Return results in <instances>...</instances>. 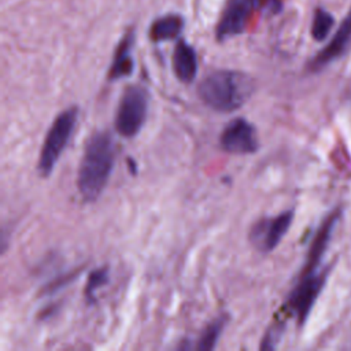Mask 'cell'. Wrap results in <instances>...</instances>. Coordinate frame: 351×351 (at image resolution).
I'll return each instance as SVG.
<instances>
[{"mask_svg": "<svg viewBox=\"0 0 351 351\" xmlns=\"http://www.w3.org/2000/svg\"><path fill=\"white\" fill-rule=\"evenodd\" d=\"M117 148L110 133L97 130L84 145L77 171V189L84 202H95L106 189L115 166Z\"/></svg>", "mask_w": 351, "mask_h": 351, "instance_id": "cell-1", "label": "cell"}, {"mask_svg": "<svg viewBox=\"0 0 351 351\" xmlns=\"http://www.w3.org/2000/svg\"><path fill=\"white\" fill-rule=\"evenodd\" d=\"M254 92L252 78L237 70H214L207 74L197 86V95L203 104L218 112L239 110Z\"/></svg>", "mask_w": 351, "mask_h": 351, "instance_id": "cell-2", "label": "cell"}, {"mask_svg": "<svg viewBox=\"0 0 351 351\" xmlns=\"http://www.w3.org/2000/svg\"><path fill=\"white\" fill-rule=\"evenodd\" d=\"M78 107L71 106L60 111L52 121L44 137L37 160V171L41 177L47 178L53 171L58 160L73 137L74 129L78 123Z\"/></svg>", "mask_w": 351, "mask_h": 351, "instance_id": "cell-3", "label": "cell"}, {"mask_svg": "<svg viewBox=\"0 0 351 351\" xmlns=\"http://www.w3.org/2000/svg\"><path fill=\"white\" fill-rule=\"evenodd\" d=\"M148 106V90L138 84L128 85L121 93L117 106L114 117L115 132L125 138L136 137L147 121Z\"/></svg>", "mask_w": 351, "mask_h": 351, "instance_id": "cell-4", "label": "cell"}, {"mask_svg": "<svg viewBox=\"0 0 351 351\" xmlns=\"http://www.w3.org/2000/svg\"><path fill=\"white\" fill-rule=\"evenodd\" d=\"M326 277V269L300 273L298 282L285 302V310L295 317L299 325H303L307 321L311 308L325 285Z\"/></svg>", "mask_w": 351, "mask_h": 351, "instance_id": "cell-5", "label": "cell"}, {"mask_svg": "<svg viewBox=\"0 0 351 351\" xmlns=\"http://www.w3.org/2000/svg\"><path fill=\"white\" fill-rule=\"evenodd\" d=\"M295 211L285 210L273 217H263L255 221L250 229L248 240L251 245L262 254L271 252L288 233L293 222Z\"/></svg>", "mask_w": 351, "mask_h": 351, "instance_id": "cell-6", "label": "cell"}, {"mask_svg": "<svg viewBox=\"0 0 351 351\" xmlns=\"http://www.w3.org/2000/svg\"><path fill=\"white\" fill-rule=\"evenodd\" d=\"M221 148L232 155L255 154L259 148V140L255 126L245 118H233L222 129L219 136Z\"/></svg>", "mask_w": 351, "mask_h": 351, "instance_id": "cell-7", "label": "cell"}, {"mask_svg": "<svg viewBox=\"0 0 351 351\" xmlns=\"http://www.w3.org/2000/svg\"><path fill=\"white\" fill-rule=\"evenodd\" d=\"M254 11H258L254 0H228L215 29L217 40L226 41L241 34Z\"/></svg>", "mask_w": 351, "mask_h": 351, "instance_id": "cell-8", "label": "cell"}, {"mask_svg": "<svg viewBox=\"0 0 351 351\" xmlns=\"http://www.w3.org/2000/svg\"><path fill=\"white\" fill-rule=\"evenodd\" d=\"M340 217H341V211L339 208H335L322 221V223L317 229V232L313 237V241L308 247L307 256H306V261H304V266H303L300 273L315 271V270L319 269L322 258L325 255V251L328 250V245L330 243L332 234L335 232V228H336Z\"/></svg>", "mask_w": 351, "mask_h": 351, "instance_id": "cell-9", "label": "cell"}, {"mask_svg": "<svg viewBox=\"0 0 351 351\" xmlns=\"http://www.w3.org/2000/svg\"><path fill=\"white\" fill-rule=\"evenodd\" d=\"M351 41V10L348 11L344 21L340 23L339 29L336 30L333 38L329 44L317 53V56L310 62V69L313 71L321 70L335 59H337L347 48Z\"/></svg>", "mask_w": 351, "mask_h": 351, "instance_id": "cell-10", "label": "cell"}, {"mask_svg": "<svg viewBox=\"0 0 351 351\" xmlns=\"http://www.w3.org/2000/svg\"><path fill=\"white\" fill-rule=\"evenodd\" d=\"M133 45H134V32L129 30L118 43L111 66L108 69L107 78L108 81H118L126 78L133 73L134 60H133Z\"/></svg>", "mask_w": 351, "mask_h": 351, "instance_id": "cell-11", "label": "cell"}, {"mask_svg": "<svg viewBox=\"0 0 351 351\" xmlns=\"http://www.w3.org/2000/svg\"><path fill=\"white\" fill-rule=\"evenodd\" d=\"M173 71L178 81L191 84L197 75V55L195 48L184 40H180L173 51Z\"/></svg>", "mask_w": 351, "mask_h": 351, "instance_id": "cell-12", "label": "cell"}, {"mask_svg": "<svg viewBox=\"0 0 351 351\" xmlns=\"http://www.w3.org/2000/svg\"><path fill=\"white\" fill-rule=\"evenodd\" d=\"M184 25H185V21L181 15L169 14V15L160 16L152 22L149 27V38L154 43L176 40L181 34Z\"/></svg>", "mask_w": 351, "mask_h": 351, "instance_id": "cell-13", "label": "cell"}, {"mask_svg": "<svg viewBox=\"0 0 351 351\" xmlns=\"http://www.w3.org/2000/svg\"><path fill=\"white\" fill-rule=\"evenodd\" d=\"M229 321V315L228 314H221L218 317H215L213 321H210L204 329L202 330V333L199 335V339L196 341L195 348L200 350V351H210L214 350L218 344V340L226 326Z\"/></svg>", "mask_w": 351, "mask_h": 351, "instance_id": "cell-14", "label": "cell"}, {"mask_svg": "<svg viewBox=\"0 0 351 351\" xmlns=\"http://www.w3.org/2000/svg\"><path fill=\"white\" fill-rule=\"evenodd\" d=\"M108 269L107 267H97L92 270L88 276L86 285L84 289V295L88 303H93L96 299L97 289L103 288L108 282Z\"/></svg>", "mask_w": 351, "mask_h": 351, "instance_id": "cell-15", "label": "cell"}, {"mask_svg": "<svg viewBox=\"0 0 351 351\" xmlns=\"http://www.w3.org/2000/svg\"><path fill=\"white\" fill-rule=\"evenodd\" d=\"M335 19L333 16L325 11V10H317L313 18V25H311V36L315 41H324L328 34L330 33L333 27Z\"/></svg>", "mask_w": 351, "mask_h": 351, "instance_id": "cell-16", "label": "cell"}, {"mask_svg": "<svg viewBox=\"0 0 351 351\" xmlns=\"http://www.w3.org/2000/svg\"><path fill=\"white\" fill-rule=\"evenodd\" d=\"M282 332H284V324L281 321L273 322L267 328L265 336L262 337L259 348L261 350H274V348H277V346L280 343V339L282 336Z\"/></svg>", "mask_w": 351, "mask_h": 351, "instance_id": "cell-17", "label": "cell"}, {"mask_svg": "<svg viewBox=\"0 0 351 351\" xmlns=\"http://www.w3.org/2000/svg\"><path fill=\"white\" fill-rule=\"evenodd\" d=\"M258 11H270V12H278L281 10V1L280 0H254Z\"/></svg>", "mask_w": 351, "mask_h": 351, "instance_id": "cell-18", "label": "cell"}]
</instances>
